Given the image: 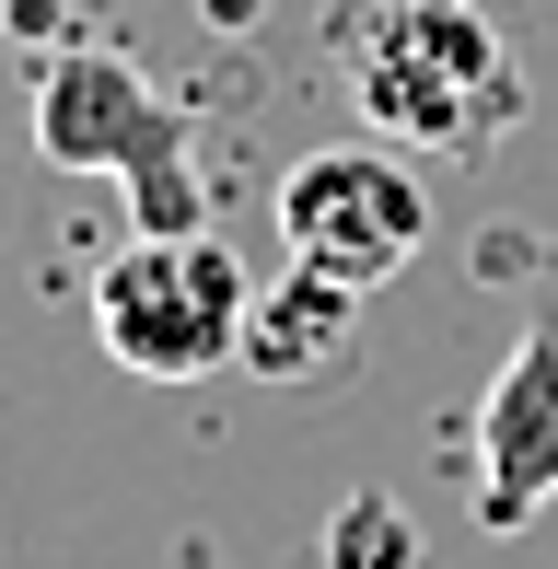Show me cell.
<instances>
[{
    "label": "cell",
    "mask_w": 558,
    "mask_h": 569,
    "mask_svg": "<svg viewBox=\"0 0 558 569\" xmlns=\"http://www.w3.org/2000/svg\"><path fill=\"white\" fill-rule=\"evenodd\" d=\"M349 93H361L372 140L419 151V163H489L524 128V70L477 0H372L349 23Z\"/></svg>",
    "instance_id": "6da1fadb"
},
{
    "label": "cell",
    "mask_w": 558,
    "mask_h": 569,
    "mask_svg": "<svg viewBox=\"0 0 558 569\" xmlns=\"http://www.w3.org/2000/svg\"><path fill=\"white\" fill-rule=\"evenodd\" d=\"M245 315H257V279L245 256L221 244L210 221L198 232H129V244L93 268V338H106L117 372L140 383H198L245 360Z\"/></svg>",
    "instance_id": "7a4b0ae2"
},
{
    "label": "cell",
    "mask_w": 558,
    "mask_h": 569,
    "mask_svg": "<svg viewBox=\"0 0 558 569\" xmlns=\"http://www.w3.org/2000/svg\"><path fill=\"white\" fill-rule=\"evenodd\" d=\"M36 140H47V163H70V174H129L140 232H198V221H210V210H198V174H187V128H175V106H151L140 70L106 59V47L47 59Z\"/></svg>",
    "instance_id": "3957f363"
},
{
    "label": "cell",
    "mask_w": 558,
    "mask_h": 569,
    "mask_svg": "<svg viewBox=\"0 0 558 569\" xmlns=\"http://www.w3.org/2000/svg\"><path fill=\"white\" fill-rule=\"evenodd\" d=\"M279 244L302 268L349 279V291H385L396 268L430 244V187H419V151L396 140H326L279 174Z\"/></svg>",
    "instance_id": "277c9868"
},
{
    "label": "cell",
    "mask_w": 558,
    "mask_h": 569,
    "mask_svg": "<svg viewBox=\"0 0 558 569\" xmlns=\"http://www.w3.org/2000/svg\"><path fill=\"white\" fill-rule=\"evenodd\" d=\"M466 465H477V523L489 535H524L558 500V326H524L500 349L489 396H477Z\"/></svg>",
    "instance_id": "5b68a950"
},
{
    "label": "cell",
    "mask_w": 558,
    "mask_h": 569,
    "mask_svg": "<svg viewBox=\"0 0 558 569\" xmlns=\"http://www.w3.org/2000/svg\"><path fill=\"white\" fill-rule=\"evenodd\" d=\"M349 338H361V291L291 256V268L257 291V315H245V372L257 383H326L349 360Z\"/></svg>",
    "instance_id": "8992f818"
},
{
    "label": "cell",
    "mask_w": 558,
    "mask_h": 569,
    "mask_svg": "<svg viewBox=\"0 0 558 569\" xmlns=\"http://www.w3.org/2000/svg\"><path fill=\"white\" fill-rule=\"evenodd\" d=\"M408 558H419V535H408V511H396L385 488L326 511V569H408Z\"/></svg>",
    "instance_id": "52a82bcc"
}]
</instances>
